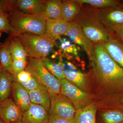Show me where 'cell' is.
<instances>
[{
  "instance_id": "cell-25",
  "label": "cell",
  "mask_w": 123,
  "mask_h": 123,
  "mask_svg": "<svg viewBox=\"0 0 123 123\" xmlns=\"http://www.w3.org/2000/svg\"><path fill=\"white\" fill-rule=\"evenodd\" d=\"M62 0H47L46 7L42 16L46 19L63 20L62 16Z\"/></svg>"
},
{
  "instance_id": "cell-38",
  "label": "cell",
  "mask_w": 123,
  "mask_h": 123,
  "mask_svg": "<svg viewBox=\"0 0 123 123\" xmlns=\"http://www.w3.org/2000/svg\"></svg>"
},
{
  "instance_id": "cell-8",
  "label": "cell",
  "mask_w": 123,
  "mask_h": 123,
  "mask_svg": "<svg viewBox=\"0 0 123 123\" xmlns=\"http://www.w3.org/2000/svg\"><path fill=\"white\" fill-rule=\"evenodd\" d=\"M50 106L49 115H53L62 118H74L77 110L68 98L60 93L49 92Z\"/></svg>"
},
{
  "instance_id": "cell-6",
  "label": "cell",
  "mask_w": 123,
  "mask_h": 123,
  "mask_svg": "<svg viewBox=\"0 0 123 123\" xmlns=\"http://www.w3.org/2000/svg\"><path fill=\"white\" fill-rule=\"evenodd\" d=\"M59 81L61 93L70 99L77 110L82 109L94 103V98L92 94L81 90L66 79Z\"/></svg>"
},
{
  "instance_id": "cell-15",
  "label": "cell",
  "mask_w": 123,
  "mask_h": 123,
  "mask_svg": "<svg viewBox=\"0 0 123 123\" xmlns=\"http://www.w3.org/2000/svg\"><path fill=\"white\" fill-rule=\"evenodd\" d=\"M47 0H17L14 1L16 8L25 14L43 15Z\"/></svg>"
},
{
  "instance_id": "cell-16",
  "label": "cell",
  "mask_w": 123,
  "mask_h": 123,
  "mask_svg": "<svg viewBox=\"0 0 123 123\" xmlns=\"http://www.w3.org/2000/svg\"><path fill=\"white\" fill-rule=\"evenodd\" d=\"M111 57L123 68V43L114 35L110 33L109 39L103 43Z\"/></svg>"
},
{
  "instance_id": "cell-23",
  "label": "cell",
  "mask_w": 123,
  "mask_h": 123,
  "mask_svg": "<svg viewBox=\"0 0 123 123\" xmlns=\"http://www.w3.org/2000/svg\"><path fill=\"white\" fill-rule=\"evenodd\" d=\"M15 77L3 69L0 76V100L4 101L10 94Z\"/></svg>"
},
{
  "instance_id": "cell-36",
  "label": "cell",
  "mask_w": 123,
  "mask_h": 123,
  "mask_svg": "<svg viewBox=\"0 0 123 123\" xmlns=\"http://www.w3.org/2000/svg\"><path fill=\"white\" fill-rule=\"evenodd\" d=\"M23 123L22 122H20V123Z\"/></svg>"
},
{
  "instance_id": "cell-2",
  "label": "cell",
  "mask_w": 123,
  "mask_h": 123,
  "mask_svg": "<svg viewBox=\"0 0 123 123\" xmlns=\"http://www.w3.org/2000/svg\"><path fill=\"white\" fill-rule=\"evenodd\" d=\"M13 1L7 11H9L8 18L10 24L18 34L28 33L39 35H44L47 19L42 15L25 14L15 8Z\"/></svg>"
},
{
  "instance_id": "cell-9",
  "label": "cell",
  "mask_w": 123,
  "mask_h": 123,
  "mask_svg": "<svg viewBox=\"0 0 123 123\" xmlns=\"http://www.w3.org/2000/svg\"><path fill=\"white\" fill-rule=\"evenodd\" d=\"M64 70L65 79L85 92L92 94L90 77L88 73H83L71 62H60Z\"/></svg>"
},
{
  "instance_id": "cell-31",
  "label": "cell",
  "mask_w": 123,
  "mask_h": 123,
  "mask_svg": "<svg viewBox=\"0 0 123 123\" xmlns=\"http://www.w3.org/2000/svg\"><path fill=\"white\" fill-rule=\"evenodd\" d=\"M111 33L123 43V23L116 26Z\"/></svg>"
},
{
  "instance_id": "cell-18",
  "label": "cell",
  "mask_w": 123,
  "mask_h": 123,
  "mask_svg": "<svg viewBox=\"0 0 123 123\" xmlns=\"http://www.w3.org/2000/svg\"><path fill=\"white\" fill-rule=\"evenodd\" d=\"M59 40L60 51L63 55L68 59L74 62L76 65L82 67L84 64L79 56L80 47L65 38H61Z\"/></svg>"
},
{
  "instance_id": "cell-19",
  "label": "cell",
  "mask_w": 123,
  "mask_h": 123,
  "mask_svg": "<svg viewBox=\"0 0 123 123\" xmlns=\"http://www.w3.org/2000/svg\"><path fill=\"white\" fill-rule=\"evenodd\" d=\"M97 123H123V109L97 110Z\"/></svg>"
},
{
  "instance_id": "cell-28",
  "label": "cell",
  "mask_w": 123,
  "mask_h": 123,
  "mask_svg": "<svg viewBox=\"0 0 123 123\" xmlns=\"http://www.w3.org/2000/svg\"><path fill=\"white\" fill-rule=\"evenodd\" d=\"M41 60L49 72L57 79H65L63 67L60 62L55 63L47 57L42 58Z\"/></svg>"
},
{
  "instance_id": "cell-37",
  "label": "cell",
  "mask_w": 123,
  "mask_h": 123,
  "mask_svg": "<svg viewBox=\"0 0 123 123\" xmlns=\"http://www.w3.org/2000/svg\"><path fill=\"white\" fill-rule=\"evenodd\" d=\"M1 100H0V103L1 102Z\"/></svg>"
},
{
  "instance_id": "cell-14",
  "label": "cell",
  "mask_w": 123,
  "mask_h": 123,
  "mask_svg": "<svg viewBox=\"0 0 123 123\" xmlns=\"http://www.w3.org/2000/svg\"><path fill=\"white\" fill-rule=\"evenodd\" d=\"M48 111L42 106L31 103L28 109L23 113V123H48Z\"/></svg>"
},
{
  "instance_id": "cell-10",
  "label": "cell",
  "mask_w": 123,
  "mask_h": 123,
  "mask_svg": "<svg viewBox=\"0 0 123 123\" xmlns=\"http://www.w3.org/2000/svg\"><path fill=\"white\" fill-rule=\"evenodd\" d=\"M11 37L9 47L12 58L13 69L15 77L26 68L27 55L21 42L16 37Z\"/></svg>"
},
{
  "instance_id": "cell-33",
  "label": "cell",
  "mask_w": 123,
  "mask_h": 123,
  "mask_svg": "<svg viewBox=\"0 0 123 123\" xmlns=\"http://www.w3.org/2000/svg\"><path fill=\"white\" fill-rule=\"evenodd\" d=\"M1 46H0V53L1 49ZM0 67H2V65H1V63L0 61Z\"/></svg>"
},
{
  "instance_id": "cell-24",
  "label": "cell",
  "mask_w": 123,
  "mask_h": 123,
  "mask_svg": "<svg viewBox=\"0 0 123 123\" xmlns=\"http://www.w3.org/2000/svg\"><path fill=\"white\" fill-rule=\"evenodd\" d=\"M15 81L29 91L36 89L46 88L39 84L30 73L25 70L22 71L16 75Z\"/></svg>"
},
{
  "instance_id": "cell-13",
  "label": "cell",
  "mask_w": 123,
  "mask_h": 123,
  "mask_svg": "<svg viewBox=\"0 0 123 123\" xmlns=\"http://www.w3.org/2000/svg\"><path fill=\"white\" fill-rule=\"evenodd\" d=\"M71 25V22L63 20L47 19L44 36L49 39L55 42L61 36L65 35Z\"/></svg>"
},
{
  "instance_id": "cell-17",
  "label": "cell",
  "mask_w": 123,
  "mask_h": 123,
  "mask_svg": "<svg viewBox=\"0 0 123 123\" xmlns=\"http://www.w3.org/2000/svg\"><path fill=\"white\" fill-rule=\"evenodd\" d=\"M12 90L14 102L23 113L29 108L32 103L29 91L15 80L13 83Z\"/></svg>"
},
{
  "instance_id": "cell-7",
  "label": "cell",
  "mask_w": 123,
  "mask_h": 123,
  "mask_svg": "<svg viewBox=\"0 0 123 123\" xmlns=\"http://www.w3.org/2000/svg\"><path fill=\"white\" fill-rule=\"evenodd\" d=\"M95 17L109 33L119 24L123 23V0L114 7L91 10Z\"/></svg>"
},
{
  "instance_id": "cell-12",
  "label": "cell",
  "mask_w": 123,
  "mask_h": 123,
  "mask_svg": "<svg viewBox=\"0 0 123 123\" xmlns=\"http://www.w3.org/2000/svg\"><path fill=\"white\" fill-rule=\"evenodd\" d=\"M65 35L70 42L79 47H81L87 54L88 58L94 52L93 43L85 35L80 28L73 22Z\"/></svg>"
},
{
  "instance_id": "cell-5",
  "label": "cell",
  "mask_w": 123,
  "mask_h": 123,
  "mask_svg": "<svg viewBox=\"0 0 123 123\" xmlns=\"http://www.w3.org/2000/svg\"><path fill=\"white\" fill-rule=\"evenodd\" d=\"M25 70L30 73L39 83L45 87L49 92L60 93L59 81L49 72L41 59L30 57Z\"/></svg>"
},
{
  "instance_id": "cell-1",
  "label": "cell",
  "mask_w": 123,
  "mask_h": 123,
  "mask_svg": "<svg viewBox=\"0 0 123 123\" xmlns=\"http://www.w3.org/2000/svg\"><path fill=\"white\" fill-rule=\"evenodd\" d=\"M89 57L92 95L98 110L123 109V68L111 57L102 43H93Z\"/></svg>"
},
{
  "instance_id": "cell-34",
  "label": "cell",
  "mask_w": 123,
  "mask_h": 123,
  "mask_svg": "<svg viewBox=\"0 0 123 123\" xmlns=\"http://www.w3.org/2000/svg\"><path fill=\"white\" fill-rule=\"evenodd\" d=\"M3 69V68H2V67H0V76L1 74V72H2Z\"/></svg>"
},
{
  "instance_id": "cell-29",
  "label": "cell",
  "mask_w": 123,
  "mask_h": 123,
  "mask_svg": "<svg viewBox=\"0 0 123 123\" xmlns=\"http://www.w3.org/2000/svg\"><path fill=\"white\" fill-rule=\"evenodd\" d=\"M1 31L10 33L13 37H16L18 35L10 24L8 14L4 12H0V31Z\"/></svg>"
},
{
  "instance_id": "cell-27",
  "label": "cell",
  "mask_w": 123,
  "mask_h": 123,
  "mask_svg": "<svg viewBox=\"0 0 123 123\" xmlns=\"http://www.w3.org/2000/svg\"><path fill=\"white\" fill-rule=\"evenodd\" d=\"M81 6L88 9L104 8L116 6L120 4L121 0H78Z\"/></svg>"
},
{
  "instance_id": "cell-11",
  "label": "cell",
  "mask_w": 123,
  "mask_h": 123,
  "mask_svg": "<svg viewBox=\"0 0 123 123\" xmlns=\"http://www.w3.org/2000/svg\"><path fill=\"white\" fill-rule=\"evenodd\" d=\"M23 112L12 99L8 98L0 103V117L5 123L22 122Z\"/></svg>"
},
{
  "instance_id": "cell-30",
  "label": "cell",
  "mask_w": 123,
  "mask_h": 123,
  "mask_svg": "<svg viewBox=\"0 0 123 123\" xmlns=\"http://www.w3.org/2000/svg\"><path fill=\"white\" fill-rule=\"evenodd\" d=\"M48 123H76L74 118L72 119L62 118L53 115H49Z\"/></svg>"
},
{
  "instance_id": "cell-32",
  "label": "cell",
  "mask_w": 123,
  "mask_h": 123,
  "mask_svg": "<svg viewBox=\"0 0 123 123\" xmlns=\"http://www.w3.org/2000/svg\"><path fill=\"white\" fill-rule=\"evenodd\" d=\"M7 6V1L0 0V12H6Z\"/></svg>"
},
{
  "instance_id": "cell-4",
  "label": "cell",
  "mask_w": 123,
  "mask_h": 123,
  "mask_svg": "<svg viewBox=\"0 0 123 123\" xmlns=\"http://www.w3.org/2000/svg\"><path fill=\"white\" fill-rule=\"evenodd\" d=\"M16 37L22 44L27 55L35 59L46 57L52 51L55 43L44 35L30 33H18Z\"/></svg>"
},
{
  "instance_id": "cell-22",
  "label": "cell",
  "mask_w": 123,
  "mask_h": 123,
  "mask_svg": "<svg viewBox=\"0 0 123 123\" xmlns=\"http://www.w3.org/2000/svg\"><path fill=\"white\" fill-rule=\"evenodd\" d=\"M29 92L31 103L42 106L49 112L50 106V98L47 89H36L29 91Z\"/></svg>"
},
{
  "instance_id": "cell-3",
  "label": "cell",
  "mask_w": 123,
  "mask_h": 123,
  "mask_svg": "<svg viewBox=\"0 0 123 123\" xmlns=\"http://www.w3.org/2000/svg\"><path fill=\"white\" fill-rule=\"evenodd\" d=\"M72 22L93 43H105L109 39L110 33L99 22L91 10L81 7Z\"/></svg>"
},
{
  "instance_id": "cell-35",
  "label": "cell",
  "mask_w": 123,
  "mask_h": 123,
  "mask_svg": "<svg viewBox=\"0 0 123 123\" xmlns=\"http://www.w3.org/2000/svg\"><path fill=\"white\" fill-rule=\"evenodd\" d=\"M0 123H5L2 120L0 117Z\"/></svg>"
},
{
  "instance_id": "cell-26",
  "label": "cell",
  "mask_w": 123,
  "mask_h": 123,
  "mask_svg": "<svg viewBox=\"0 0 123 123\" xmlns=\"http://www.w3.org/2000/svg\"><path fill=\"white\" fill-rule=\"evenodd\" d=\"M10 39L11 37L8 38L4 43L1 46L0 58L3 68L14 76L13 69L12 58L10 50Z\"/></svg>"
},
{
  "instance_id": "cell-20",
  "label": "cell",
  "mask_w": 123,
  "mask_h": 123,
  "mask_svg": "<svg viewBox=\"0 0 123 123\" xmlns=\"http://www.w3.org/2000/svg\"><path fill=\"white\" fill-rule=\"evenodd\" d=\"M81 7L78 0H62L61 13L63 20L66 22H72Z\"/></svg>"
},
{
  "instance_id": "cell-21",
  "label": "cell",
  "mask_w": 123,
  "mask_h": 123,
  "mask_svg": "<svg viewBox=\"0 0 123 123\" xmlns=\"http://www.w3.org/2000/svg\"><path fill=\"white\" fill-rule=\"evenodd\" d=\"M97 108L94 103L82 109L77 110L74 117L76 123H97Z\"/></svg>"
}]
</instances>
